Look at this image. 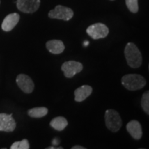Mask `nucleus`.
Masks as SVG:
<instances>
[{
  "label": "nucleus",
  "mask_w": 149,
  "mask_h": 149,
  "mask_svg": "<svg viewBox=\"0 0 149 149\" xmlns=\"http://www.w3.org/2000/svg\"><path fill=\"white\" fill-rule=\"evenodd\" d=\"M89 44V42H88V41H86V42L84 43V45L85 46H87Z\"/></svg>",
  "instance_id": "obj_21"
},
{
  "label": "nucleus",
  "mask_w": 149,
  "mask_h": 149,
  "mask_svg": "<svg viewBox=\"0 0 149 149\" xmlns=\"http://www.w3.org/2000/svg\"><path fill=\"white\" fill-rule=\"evenodd\" d=\"M126 130L132 137L136 140H139L142 137V128L138 121L131 120L126 125Z\"/></svg>",
  "instance_id": "obj_11"
},
{
  "label": "nucleus",
  "mask_w": 149,
  "mask_h": 149,
  "mask_svg": "<svg viewBox=\"0 0 149 149\" xmlns=\"http://www.w3.org/2000/svg\"><path fill=\"white\" fill-rule=\"evenodd\" d=\"M40 0H17V7L24 13H33L40 8Z\"/></svg>",
  "instance_id": "obj_7"
},
{
  "label": "nucleus",
  "mask_w": 149,
  "mask_h": 149,
  "mask_svg": "<svg viewBox=\"0 0 149 149\" xmlns=\"http://www.w3.org/2000/svg\"><path fill=\"white\" fill-rule=\"evenodd\" d=\"M30 144L26 139H24L20 141H15L11 145L10 149H29Z\"/></svg>",
  "instance_id": "obj_17"
},
{
  "label": "nucleus",
  "mask_w": 149,
  "mask_h": 149,
  "mask_svg": "<svg viewBox=\"0 0 149 149\" xmlns=\"http://www.w3.org/2000/svg\"><path fill=\"white\" fill-rule=\"evenodd\" d=\"M122 84L128 91H135L144 88L146 84V80L140 74H127L122 77Z\"/></svg>",
  "instance_id": "obj_2"
},
{
  "label": "nucleus",
  "mask_w": 149,
  "mask_h": 149,
  "mask_svg": "<svg viewBox=\"0 0 149 149\" xmlns=\"http://www.w3.org/2000/svg\"><path fill=\"white\" fill-rule=\"evenodd\" d=\"M141 105L147 115H149V92L146 91L143 94L141 100Z\"/></svg>",
  "instance_id": "obj_16"
},
{
  "label": "nucleus",
  "mask_w": 149,
  "mask_h": 149,
  "mask_svg": "<svg viewBox=\"0 0 149 149\" xmlns=\"http://www.w3.org/2000/svg\"><path fill=\"white\" fill-rule=\"evenodd\" d=\"M48 110L46 107H35L28 111V115L32 118H42L48 114Z\"/></svg>",
  "instance_id": "obj_15"
},
{
  "label": "nucleus",
  "mask_w": 149,
  "mask_h": 149,
  "mask_svg": "<svg viewBox=\"0 0 149 149\" xmlns=\"http://www.w3.org/2000/svg\"><path fill=\"white\" fill-rule=\"evenodd\" d=\"M19 18V15L16 13L8 15L4 18L2 24H1V29L6 32H9V31H12L18 24Z\"/></svg>",
  "instance_id": "obj_10"
},
{
  "label": "nucleus",
  "mask_w": 149,
  "mask_h": 149,
  "mask_svg": "<svg viewBox=\"0 0 149 149\" xmlns=\"http://www.w3.org/2000/svg\"><path fill=\"white\" fill-rule=\"evenodd\" d=\"M111 1H113V0H111Z\"/></svg>",
  "instance_id": "obj_22"
},
{
  "label": "nucleus",
  "mask_w": 149,
  "mask_h": 149,
  "mask_svg": "<svg viewBox=\"0 0 149 149\" xmlns=\"http://www.w3.org/2000/svg\"><path fill=\"white\" fill-rule=\"evenodd\" d=\"M126 4L131 13H136L139 10L138 0H126Z\"/></svg>",
  "instance_id": "obj_18"
},
{
  "label": "nucleus",
  "mask_w": 149,
  "mask_h": 149,
  "mask_svg": "<svg viewBox=\"0 0 149 149\" xmlns=\"http://www.w3.org/2000/svg\"><path fill=\"white\" fill-rule=\"evenodd\" d=\"M105 123L107 128L113 133H116L120 129L122 121L118 112L113 109L107 110L105 113Z\"/></svg>",
  "instance_id": "obj_3"
},
{
  "label": "nucleus",
  "mask_w": 149,
  "mask_h": 149,
  "mask_svg": "<svg viewBox=\"0 0 149 149\" xmlns=\"http://www.w3.org/2000/svg\"><path fill=\"white\" fill-rule=\"evenodd\" d=\"M74 13L72 9L68 7L58 5L55 9L50 10L48 13V17L51 19H57L68 21L73 17Z\"/></svg>",
  "instance_id": "obj_5"
},
{
  "label": "nucleus",
  "mask_w": 149,
  "mask_h": 149,
  "mask_svg": "<svg viewBox=\"0 0 149 149\" xmlns=\"http://www.w3.org/2000/svg\"><path fill=\"white\" fill-rule=\"evenodd\" d=\"M17 84L21 90L25 93H31L34 90L35 84L29 76L25 74H18L16 78Z\"/></svg>",
  "instance_id": "obj_8"
},
{
  "label": "nucleus",
  "mask_w": 149,
  "mask_h": 149,
  "mask_svg": "<svg viewBox=\"0 0 149 149\" xmlns=\"http://www.w3.org/2000/svg\"><path fill=\"white\" fill-rule=\"evenodd\" d=\"M71 149H86L85 147L79 146V145H76V146H72Z\"/></svg>",
  "instance_id": "obj_19"
},
{
  "label": "nucleus",
  "mask_w": 149,
  "mask_h": 149,
  "mask_svg": "<svg viewBox=\"0 0 149 149\" xmlns=\"http://www.w3.org/2000/svg\"><path fill=\"white\" fill-rule=\"evenodd\" d=\"M86 33L93 40H99L105 38L109 35V29L105 24L97 23L87 28Z\"/></svg>",
  "instance_id": "obj_4"
},
{
  "label": "nucleus",
  "mask_w": 149,
  "mask_h": 149,
  "mask_svg": "<svg viewBox=\"0 0 149 149\" xmlns=\"http://www.w3.org/2000/svg\"><path fill=\"white\" fill-rule=\"evenodd\" d=\"M124 55L128 66L133 68H137L142 64V57L139 48L133 43L129 42L124 48Z\"/></svg>",
  "instance_id": "obj_1"
},
{
  "label": "nucleus",
  "mask_w": 149,
  "mask_h": 149,
  "mask_svg": "<svg viewBox=\"0 0 149 149\" xmlns=\"http://www.w3.org/2000/svg\"><path fill=\"white\" fill-rule=\"evenodd\" d=\"M68 121L64 117H57L53 118L50 122V126L58 131H61L68 126Z\"/></svg>",
  "instance_id": "obj_14"
},
{
  "label": "nucleus",
  "mask_w": 149,
  "mask_h": 149,
  "mask_svg": "<svg viewBox=\"0 0 149 149\" xmlns=\"http://www.w3.org/2000/svg\"><path fill=\"white\" fill-rule=\"evenodd\" d=\"M52 143H53L54 145H58L59 143V139L58 138H55L53 140V141H52Z\"/></svg>",
  "instance_id": "obj_20"
},
{
  "label": "nucleus",
  "mask_w": 149,
  "mask_h": 149,
  "mask_svg": "<svg viewBox=\"0 0 149 149\" xmlns=\"http://www.w3.org/2000/svg\"><path fill=\"white\" fill-rule=\"evenodd\" d=\"M13 114L0 113V131L13 132L16 128V122Z\"/></svg>",
  "instance_id": "obj_9"
},
{
  "label": "nucleus",
  "mask_w": 149,
  "mask_h": 149,
  "mask_svg": "<svg viewBox=\"0 0 149 149\" xmlns=\"http://www.w3.org/2000/svg\"><path fill=\"white\" fill-rule=\"evenodd\" d=\"M46 48L50 53L55 55H58L63 53L65 50V46L63 42L58 40H50L46 42Z\"/></svg>",
  "instance_id": "obj_13"
},
{
  "label": "nucleus",
  "mask_w": 149,
  "mask_h": 149,
  "mask_svg": "<svg viewBox=\"0 0 149 149\" xmlns=\"http://www.w3.org/2000/svg\"><path fill=\"white\" fill-rule=\"evenodd\" d=\"M93 92V88L91 86L83 85L74 91V101L81 102L91 95Z\"/></svg>",
  "instance_id": "obj_12"
},
{
  "label": "nucleus",
  "mask_w": 149,
  "mask_h": 149,
  "mask_svg": "<svg viewBox=\"0 0 149 149\" xmlns=\"http://www.w3.org/2000/svg\"><path fill=\"white\" fill-rule=\"evenodd\" d=\"M83 69V65L75 61H68L61 66V70L64 72L65 77L71 78L76 74L79 73Z\"/></svg>",
  "instance_id": "obj_6"
}]
</instances>
